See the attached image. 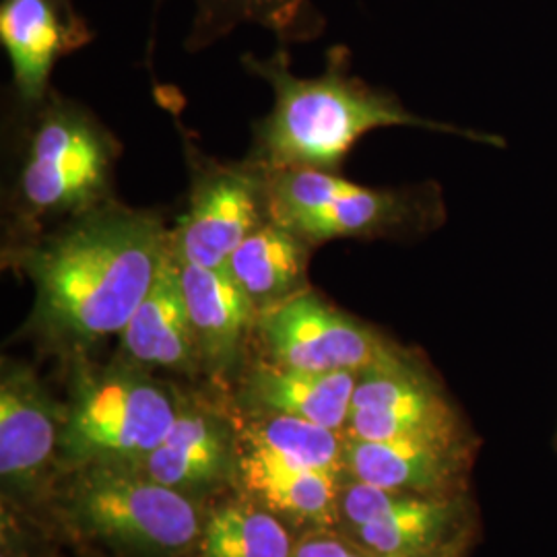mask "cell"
<instances>
[{"mask_svg":"<svg viewBox=\"0 0 557 557\" xmlns=\"http://www.w3.org/2000/svg\"><path fill=\"white\" fill-rule=\"evenodd\" d=\"M172 250L158 213L110 200L23 239L11 260L36 285L34 324L79 345L124 331Z\"/></svg>","mask_w":557,"mask_h":557,"instance_id":"obj_1","label":"cell"},{"mask_svg":"<svg viewBox=\"0 0 557 557\" xmlns=\"http://www.w3.org/2000/svg\"><path fill=\"white\" fill-rule=\"evenodd\" d=\"M244 64L275 94L271 114L257 128L255 158H250L267 172L304 168L335 172L366 133L388 126L479 137L450 124L419 119L391 96L366 87L347 73V52L338 46L329 52L319 77H298L285 50L269 59L246 54Z\"/></svg>","mask_w":557,"mask_h":557,"instance_id":"obj_2","label":"cell"},{"mask_svg":"<svg viewBox=\"0 0 557 557\" xmlns=\"http://www.w3.org/2000/svg\"><path fill=\"white\" fill-rule=\"evenodd\" d=\"M116 139L89 112L57 100L36 122L17 178L21 227L66 221L112 200Z\"/></svg>","mask_w":557,"mask_h":557,"instance_id":"obj_3","label":"cell"},{"mask_svg":"<svg viewBox=\"0 0 557 557\" xmlns=\"http://www.w3.org/2000/svg\"><path fill=\"white\" fill-rule=\"evenodd\" d=\"M69 510L85 533L140 556H178L200 535L190 499L124 462L85 465Z\"/></svg>","mask_w":557,"mask_h":557,"instance_id":"obj_4","label":"cell"},{"mask_svg":"<svg viewBox=\"0 0 557 557\" xmlns=\"http://www.w3.org/2000/svg\"><path fill=\"white\" fill-rule=\"evenodd\" d=\"M176 416V403L158 382L131 370H106L81 380L60 438L83 467L133 465L160 446Z\"/></svg>","mask_w":557,"mask_h":557,"instance_id":"obj_5","label":"cell"},{"mask_svg":"<svg viewBox=\"0 0 557 557\" xmlns=\"http://www.w3.org/2000/svg\"><path fill=\"white\" fill-rule=\"evenodd\" d=\"M271 220L312 246L329 239L368 238L403 225L411 205L405 195L376 190L326 170L269 172Z\"/></svg>","mask_w":557,"mask_h":557,"instance_id":"obj_6","label":"cell"},{"mask_svg":"<svg viewBox=\"0 0 557 557\" xmlns=\"http://www.w3.org/2000/svg\"><path fill=\"white\" fill-rule=\"evenodd\" d=\"M271 220L269 172L257 161H205L193 174L188 209L172 232L180 260L225 269L244 239Z\"/></svg>","mask_w":557,"mask_h":557,"instance_id":"obj_7","label":"cell"},{"mask_svg":"<svg viewBox=\"0 0 557 557\" xmlns=\"http://www.w3.org/2000/svg\"><path fill=\"white\" fill-rule=\"evenodd\" d=\"M273 363L306 372H366L403 358L372 329L301 292L257 317Z\"/></svg>","mask_w":557,"mask_h":557,"instance_id":"obj_8","label":"cell"},{"mask_svg":"<svg viewBox=\"0 0 557 557\" xmlns=\"http://www.w3.org/2000/svg\"><path fill=\"white\" fill-rule=\"evenodd\" d=\"M358 440L455 438V416L405 358L359 374L347 419Z\"/></svg>","mask_w":557,"mask_h":557,"instance_id":"obj_9","label":"cell"},{"mask_svg":"<svg viewBox=\"0 0 557 557\" xmlns=\"http://www.w3.org/2000/svg\"><path fill=\"white\" fill-rule=\"evenodd\" d=\"M91 40L73 0H2L0 41L25 103H40L57 60Z\"/></svg>","mask_w":557,"mask_h":557,"instance_id":"obj_10","label":"cell"},{"mask_svg":"<svg viewBox=\"0 0 557 557\" xmlns=\"http://www.w3.org/2000/svg\"><path fill=\"white\" fill-rule=\"evenodd\" d=\"M57 407L25 366H4L0 382V475L11 487L40 479L57 448Z\"/></svg>","mask_w":557,"mask_h":557,"instance_id":"obj_11","label":"cell"},{"mask_svg":"<svg viewBox=\"0 0 557 557\" xmlns=\"http://www.w3.org/2000/svg\"><path fill=\"white\" fill-rule=\"evenodd\" d=\"M120 335L128 358L139 363L184 372L202 363L174 250Z\"/></svg>","mask_w":557,"mask_h":557,"instance_id":"obj_12","label":"cell"},{"mask_svg":"<svg viewBox=\"0 0 557 557\" xmlns=\"http://www.w3.org/2000/svg\"><path fill=\"white\" fill-rule=\"evenodd\" d=\"M180 278L199 341L202 363L225 374L242 354L244 338L257 324V308L252 299L225 269H209L180 260Z\"/></svg>","mask_w":557,"mask_h":557,"instance_id":"obj_13","label":"cell"},{"mask_svg":"<svg viewBox=\"0 0 557 557\" xmlns=\"http://www.w3.org/2000/svg\"><path fill=\"white\" fill-rule=\"evenodd\" d=\"M351 478L388 492L434 496L457 475L455 438H351L343 450Z\"/></svg>","mask_w":557,"mask_h":557,"instance_id":"obj_14","label":"cell"},{"mask_svg":"<svg viewBox=\"0 0 557 557\" xmlns=\"http://www.w3.org/2000/svg\"><path fill=\"white\" fill-rule=\"evenodd\" d=\"M358 380V372H306L264 361L252 368L246 395L267 413L338 430L347 425Z\"/></svg>","mask_w":557,"mask_h":557,"instance_id":"obj_15","label":"cell"},{"mask_svg":"<svg viewBox=\"0 0 557 557\" xmlns=\"http://www.w3.org/2000/svg\"><path fill=\"white\" fill-rule=\"evenodd\" d=\"M312 244L283 223L269 220L239 244L225 262L257 312L306 292Z\"/></svg>","mask_w":557,"mask_h":557,"instance_id":"obj_16","label":"cell"},{"mask_svg":"<svg viewBox=\"0 0 557 557\" xmlns=\"http://www.w3.org/2000/svg\"><path fill=\"white\" fill-rule=\"evenodd\" d=\"M227 444L220 423L197 411H180L170 434L133 462L143 475L172 490H195L223 475Z\"/></svg>","mask_w":557,"mask_h":557,"instance_id":"obj_17","label":"cell"},{"mask_svg":"<svg viewBox=\"0 0 557 557\" xmlns=\"http://www.w3.org/2000/svg\"><path fill=\"white\" fill-rule=\"evenodd\" d=\"M246 485L271 508L301 520L329 522L335 510V478L294 465L248 442L242 460Z\"/></svg>","mask_w":557,"mask_h":557,"instance_id":"obj_18","label":"cell"},{"mask_svg":"<svg viewBox=\"0 0 557 557\" xmlns=\"http://www.w3.org/2000/svg\"><path fill=\"white\" fill-rule=\"evenodd\" d=\"M455 520L457 506L450 499L405 496L391 515L356 527V535L370 556H428L442 549Z\"/></svg>","mask_w":557,"mask_h":557,"instance_id":"obj_19","label":"cell"},{"mask_svg":"<svg viewBox=\"0 0 557 557\" xmlns=\"http://www.w3.org/2000/svg\"><path fill=\"white\" fill-rule=\"evenodd\" d=\"M244 23L262 25L281 40L312 38L322 27L310 0H197L188 48L209 46Z\"/></svg>","mask_w":557,"mask_h":557,"instance_id":"obj_20","label":"cell"},{"mask_svg":"<svg viewBox=\"0 0 557 557\" xmlns=\"http://www.w3.org/2000/svg\"><path fill=\"white\" fill-rule=\"evenodd\" d=\"M294 545L277 518L252 506H225L207 522L200 557H292Z\"/></svg>","mask_w":557,"mask_h":557,"instance_id":"obj_21","label":"cell"},{"mask_svg":"<svg viewBox=\"0 0 557 557\" xmlns=\"http://www.w3.org/2000/svg\"><path fill=\"white\" fill-rule=\"evenodd\" d=\"M248 442L259 444L273 455L294 465L314 469L337 478L343 465V450L337 430L324 428L308 419L269 413L248 432Z\"/></svg>","mask_w":557,"mask_h":557,"instance_id":"obj_22","label":"cell"},{"mask_svg":"<svg viewBox=\"0 0 557 557\" xmlns=\"http://www.w3.org/2000/svg\"><path fill=\"white\" fill-rule=\"evenodd\" d=\"M407 494L403 492H388L376 485L363 483L354 479L341 496V512L347 518V522L356 529L370 522H376L382 517L391 515Z\"/></svg>","mask_w":557,"mask_h":557,"instance_id":"obj_23","label":"cell"},{"mask_svg":"<svg viewBox=\"0 0 557 557\" xmlns=\"http://www.w3.org/2000/svg\"><path fill=\"white\" fill-rule=\"evenodd\" d=\"M292 557H368V554H359L337 539L320 535V537L301 541L298 547H294Z\"/></svg>","mask_w":557,"mask_h":557,"instance_id":"obj_24","label":"cell"},{"mask_svg":"<svg viewBox=\"0 0 557 557\" xmlns=\"http://www.w3.org/2000/svg\"><path fill=\"white\" fill-rule=\"evenodd\" d=\"M2 557H27L25 554H17L13 545H9V539L2 537Z\"/></svg>","mask_w":557,"mask_h":557,"instance_id":"obj_25","label":"cell"},{"mask_svg":"<svg viewBox=\"0 0 557 557\" xmlns=\"http://www.w3.org/2000/svg\"><path fill=\"white\" fill-rule=\"evenodd\" d=\"M413 557H453V556H448V554H444V552H442V549H440V552H434V554H428V556H413Z\"/></svg>","mask_w":557,"mask_h":557,"instance_id":"obj_26","label":"cell"}]
</instances>
